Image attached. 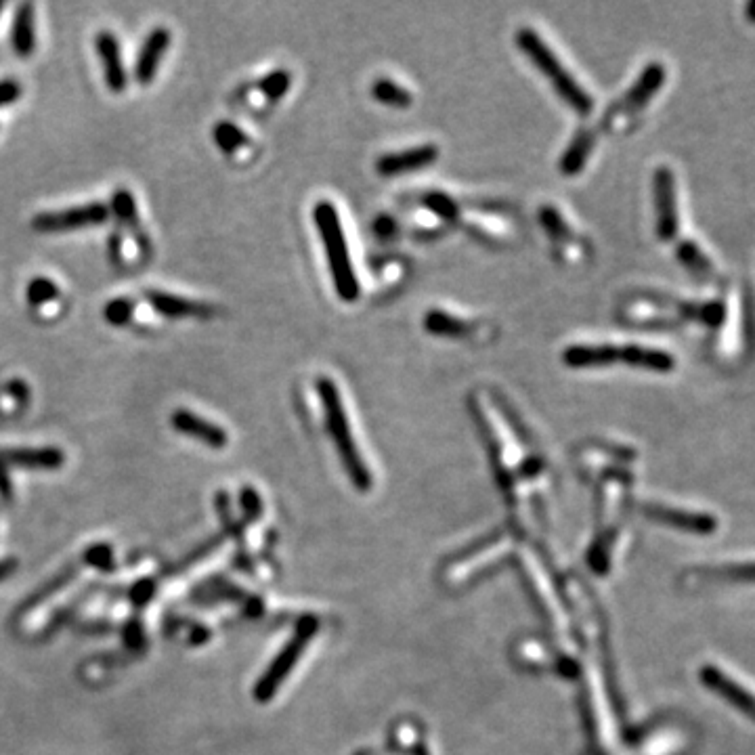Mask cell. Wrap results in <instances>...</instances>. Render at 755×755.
Returning a JSON list of instances; mask_svg holds the SVG:
<instances>
[{"instance_id": "obj_1", "label": "cell", "mask_w": 755, "mask_h": 755, "mask_svg": "<svg viewBox=\"0 0 755 755\" xmlns=\"http://www.w3.org/2000/svg\"><path fill=\"white\" fill-rule=\"evenodd\" d=\"M563 363L575 370L625 363L655 374H670L676 368V359L670 353L642 344H573L563 351Z\"/></svg>"}, {"instance_id": "obj_2", "label": "cell", "mask_w": 755, "mask_h": 755, "mask_svg": "<svg viewBox=\"0 0 755 755\" xmlns=\"http://www.w3.org/2000/svg\"><path fill=\"white\" fill-rule=\"evenodd\" d=\"M313 223L319 231L323 250H326L336 294L344 302H355L359 298V279L355 273V265L351 261L347 235H344L336 206L328 200L317 202L313 208Z\"/></svg>"}, {"instance_id": "obj_3", "label": "cell", "mask_w": 755, "mask_h": 755, "mask_svg": "<svg viewBox=\"0 0 755 755\" xmlns=\"http://www.w3.org/2000/svg\"><path fill=\"white\" fill-rule=\"evenodd\" d=\"M514 42H516V47L527 55V59L533 63V66L550 80L552 89L571 107L573 112H577L579 116L592 114L594 110L592 95L575 80L573 74L567 72L563 61L556 57V53L546 45L542 36H539L533 28H521L519 32H516Z\"/></svg>"}, {"instance_id": "obj_4", "label": "cell", "mask_w": 755, "mask_h": 755, "mask_svg": "<svg viewBox=\"0 0 755 755\" xmlns=\"http://www.w3.org/2000/svg\"><path fill=\"white\" fill-rule=\"evenodd\" d=\"M315 386H317V393H319L321 403H323V414H326L328 430H330L334 445L338 447L344 468L349 470L351 479L359 487H368L370 485V472H368V468H365V464L359 456V449L355 445V439L351 435L349 418H347V412H344V403H342V397H340V391H338V384L328 376H321V378L315 380Z\"/></svg>"}, {"instance_id": "obj_5", "label": "cell", "mask_w": 755, "mask_h": 755, "mask_svg": "<svg viewBox=\"0 0 755 755\" xmlns=\"http://www.w3.org/2000/svg\"><path fill=\"white\" fill-rule=\"evenodd\" d=\"M665 68L663 63H649L640 74V78L630 86L628 91L617 103L611 107L604 116V128L609 133H625L632 126V122L638 118V114L644 110L646 105L651 103V99L661 91V86L665 82Z\"/></svg>"}, {"instance_id": "obj_6", "label": "cell", "mask_w": 755, "mask_h": 755, "mask_svg": "<svg viewBox=\"0 0 755 755\" xmlns=\"http://www.w3.org/2000/svg\"><path fill=\"white\" fill-rule=\"evenodd\" d=\"M112 217L110 206L101 202H91L84 206L63 208L53 212H40L32 219V229L40 233H61V231H76L86 227L105 225Z\"/></svg>"}, {"instance_id": "obj_7", "label": "cell", "mask_w": 755, "mask_h": 755, "mask_svg": "<svg viewBox=\"0 0 755 755\" xmlns=\"http://www.w3.org/2000/svg\"><path fill=\"white\" fill-rule=\"evenodd\" d=\"M653 196L657 214V237L661 242H674L680 233V210L676 177L667 166H659L653 175Z\"/></svg>"}, {"instance_id": "obj_8", "label": "cell", "mask_w": 755, "mask_h": 755, "mask_svg": "<svg viewBox=\"0 0 755 755\" xmlns=\"http://www.w3.org/2000/svg\"><path fill=\"white\" fill-rule=\"evenodd\" d=\"M699 676L711 693H716L720 699L730 703V707H735L739 714L755 724V695L749 693L743 684L732 680L726 672L718 670L714 665H703Z\"/></svg>"}, {"instance_id": "obj_9", "label": "cell", "mask_w": 755, "mask_h": 755, "mask_svg": "<svg viewBox=\"0 0 755 755\" xmlns=\"http://www.w3.org/2000/svg\"><path fill=\"white\" fill-rule=\"evenodd\" d=\"M143 305H147L151 311H154L156 317L164 319H185V317H196V319H208L214 315V309L204 305V302L191 300L179 294H170L162 290H145L143 294Z\"/></svg>"}, {"instance_id": "obj_10", "label": "cell", "mask_w": 755, "mask_h": 755, "mask_svg": "<svg viewBox=\"0 0 755 755\" xmlns=\"http://www.w3.org/2000/svg\"><path fill=\"white\" fill-rule=\"evenodd\" d=\"M95 51H97V57L101 61L107 89H110L114 95L124 93L126 86H128V72H126V66H124L120 40L116 38V34L110 32V30L99 32L95 36Z\"/></svg>"}, {"instance_id": "obj_11", "label": "cell", "mask_w": 755, "mask_h": 755, "mask_svg": "<svg viewBox=\"0 0 755 755\" xmlns=\"http://www.w3.org/2000/svg\"><path fill=\"white\" fill-rule=\"evenodd\" d=\"M114 214H116V221L120 223V231L131 240L137 250H139V256L147 258L151 254V242L149 237L141 225V217H139V208H137V200L135 196L128 189H118L114 191L112 196V208H110Z\"/></svg>"}, {"instance_id": "obj_12", "label": "cell", "mask_w": 755, "mask_h": 755, "mask_svg": "<svg viewBox=\"0 0 755 755\" xmlns=\"http://www.w3.org/2000/svg\"><path fill=\"white\" fill-rule=\"evenodd\" d=\"M172 45V32L168 28H154L143 40L141 51L135 61V80L141 86H149L156 80L160 63Z\"/></svg>"}, {"instance_id": "obj_13", "label": "cell", "mask_w": 755, "mask_h": 755, "mask_svg": "<svg viewBox=\"0 0 755 755\" xmlns=\"http://www.w3.org/2000/svg\"><path fill=\"white\" fill-rule=\"evenodd\" d=\"M439 160V147L437 145H418L405 151H397V154H386L376 162L378 175L382 177H399L409 175V172H418L430 164Z\"/></svg>"}, {"instance_id": "obj_14", "label": "cell", "mask_w": 755, "mask_h": 755, "mask_svg": "<svg viewBox=\"0 0 755 755\" xmlns=\"http://www.w3.org/2000/svg\"><path fill=\"white\" fill-rule=\"evenodd\" d=\"M170 424H172V428L177 430V433L196 439V441H200V443H204L212 449H223L229 441L227 433L221 426L212 424L206 418L189 412V409H177V412L172 414V418H170Z\"/></svg>"}, {"instance_id": "obj_15", "label": "cell", "mask_w": 755, "mask_h": 755, "mask_svg": "<svg viewBox=\"0 0 755 755\" xmlns=\"http://www.w3.org/2000/svg\"><path fill=\"white\" fill-rule=\"evenodd\" d=\"M11 47L21 59L32 57L36 51V9L30 3H21L15 9L11 24Z\"/></svg>"}, {"instance_id": "obj_16", "label": "cell", "mask_w": 755, "mask_h": 755, "mask_svg": "<svg viewBox=\"0 0 755 755\" xmlns=\"http://www.w3.org/2000/svg\"><path fill=\"white\" fill-rule=\"evenodd\" d=\"M655 521L665 523L670 527H676L680 531L690 533H714L718 529V523L714 516L701 514V512H688V510H676V508H659L653 506L649 510Z\"/></svg>"}, {"instance_id": "obj_17", "label": "cell", "mask_w": 755, "mask_h": 755, "mask_svg": "<svg viewBox=\"0 0 755 755\" xmlns=\"http://www.w3.org/2000/svg\"><path fill=\"white\" fill-rule=\"evenodd\" d=\"M0 458L9 464H17L24 468H42V470H55L63 464V453L59 449L42 447V449H9L0 453Z\"/></svg>"}, {"instance_id": "obj_18", "label": "cell", "mask_w": 755, "mask_h": 755, "mask_svg": "<svg viewBox=\"0 0 755 755\" xmlns=\"http://www.w3.org/2000/svg\"><path fill=\"white\" fill-rule=\"evenodd\" d=\"M59 286L47 275L32 277L26 286V302L40 315H53L59 307Z\"/></svg>"}, {"instance_id": "obj_19", "label": "cell", "mask_w": 755, "mask_h": 755, "mask_svg": "<svg viewBox=\"0 0 755 755\" xmlns=\"http://www.w3.org/2000/svg\"><path fill=\"white\" fill-rule=\"evenodd\" d=\"M594 141H596V137H594L592 131H579L577 137L567 147L563 160H560V172H563V175H567V177L579 175V172L584 170L586 162L592 156Z\"/></svg>"}, {"instance_id": "obj_20", "label": "cell", "mask_w": 755, "mask_h": 755, "mask_svg": "<svg viewBox=\"0 0 755 755\" xmlns=\"http://www.w3.org/2000/svg\"><path fill=\"white\" fill-rule=\"evenodd\" d=\"M298 651H300V636L290 644V649L284 651L282 657H279L273 663V667L267 672V676L261 682H258V686H256V697L258 699H269L275 693L279 682H282L288 676V670L294 665Z\"/></svg>"}, {"instance_id": "obj_21", "label": "cell", "mask_w": 755, "mask_h": 755, "mask_svg": "<svg viewBox=\"0 0 755 755\" xmlns=\"http://www.w3.org/2000/svg\"><path fill=\"white\" fill-rule=\"evenodd\" d=\"M676 254H678V261L682 263V267L690 275H695L697 279H703V282H711V279H716L714 263L709 261V256L695 242H690V240L680 242Z\"/></svg>"}, {"instance_id": "obj_22", "label": "cell", "mask_w": 755, "mask_h": 755, "mask_svg": "<svg viewBox=\"0 0 755 755\" xmlns=\"http://www.w3.org/2000/svg\"><path fill=\"white\" fill-rule=\"evenodd\" d=\"M212 139H214V145H217L225 156L242 154V151L250 149V145H252L250 137L242 131L240 126L233 124V122L214 124Z\"/></svg>"}, {"instance_id": "obj_23", "label": "cell", "mask_w": 755, "mask_h": 755, "mask_svg": "<svg viewBox=\"0 0 755 755\" xmlns=\"http://www.w3.org/2000/svg\"><path fill=\"white\" fill-rule=\"evenodd\" d=\"M372 95L376 97V101H380L382 105H388V107H397V110H403V107H409L414 101L412 93H409L405 86L397 84L395 80L391 78H378L374 82V89H372Z\"/></svg>"}, {"instance_id": "obj_24", "label": "cell", "mask_w": 755, "mask_h": 755, "mask_svg": "<svg viewBox=\"0 0 755 755\" xmlns=\"http://www.w3.org/2000/svg\"><path fill=\"white\" fill-rule=\"evenodd\" d=\"M290 82H292L290 72H286V70H275V72L267 74L265 78L258 80L254 89H252V86H250V89H252L256 95H261L263 103L267 105V103H275V101L282 99V97L290 91Z\"/></svg>"}, {"instance_id": "obj_25", "label": "cell", "mask_w": 755, "mask_h": 755, "mask_svg": "<svg viewBox=\"0 0 755 755\" xmlns=\"http://www.w3.org/2000/svg\"><path fill=\"white\" fill-rule=\"evenodd\" d=\"M30 401V386L26 380L13 378L3 384L0 391V414H17Z\"/></svg>"}, {"instance_id": "obj_26", "label": "cell", "mask_w": 755, "mask_h": 755, "mask_svg": "<svg viewBox=\"0 0 755 755\" xmlns=\"http://www.w3.org/2000/svg\"><path fill=\"white\" fill-rule=\"evenodd\" d=\"M103 319L107 326L112 328H126L135 323V313H137V302L128 296L112 298L107 305L103 307Z\"/></svg>"}, {"instance_id": "obj_27", "label": "cell", "mask_w": 755, "mask_h": 755, "mask_svg": "<svg viewBox=\"0 0 755 755\" xmlns=\"http://www.w3.org/2000/svg\"><path fill=\"white\" fill-rule=\"evenodd\" d=\"M424 326H426L428 332L439 334V336H447V338H460V336H464L470 330V326H468L466 321L453 317V315H449L445 311H437V309L430 311L426 315Z\"/></svg>"}, {"instance_id": "obj_28", "label": "cell", "mask_w": 755, "mask_h": 755, "mask_svg": "<svg viewBox=\"0 0 755 755\" xmlns=\"http://www.w3.org/2000/svg\"><path fill=\"white\" fill-rule=\"evenodd\" d=\"M707 577L730 581V584H755V560H747V563H728V565L707 569Z\"/></svg>"}, {"instance_id": "obj_29", "label": "cell", "mask_w": 755, "mask_h": 755, "mask_svg": "<svg viewBox=\"0 0 755 755\" xmlns=\"http://www.w3.org/2000/svg\"><path fill=\"white\" fill-rule=\"evenodd\" d=\"M124 246H126V235L118 229L112 231L110 240H107V250H110V258H112L114 265H126Z\"/></svg>"}, {"instance_id": "obj_30", "label": "cell", "mask_w": 755, "mask_h": 755, "mask_svg": "<svg viewBox=\"0 0 755 755\" xmlns=\"http://www.w3.org/2000/svg\"><path fill=\"white\" fill-rule=\"evenodd\" d=\"M21 93H24V89H21L19 80H13V78L0 80V107L15 103L21 97Z\"/></svg>"}, {"instance_id": "obj_31", "label": "cell", "mask_w": 755, "mask_h": 755, "mask_svg": "<svg viewBox=\"0 0 755 755\" xmlns=\"http://www.w3.org/2000/svg\"><path fill=\"white\" fill-rule=\"evenodd\" d=\"M17 567V563H15V560L13 558H9V560H3V563H0V581H3V579H7L11 573H13V569Z\"/></svg>"}, {"instance_id": "obj_32", "label": "cell", "mask_w": 755, "mask_h": 755, "mask_svg": "<svg viewBox=\"0 0 755 755\" xmlns=\"http://www.w3.org/2000/svg\"><path fill=\"white\" fill-rule=\"evenodd\" d=\"M745 13H747V19L751 21V24H755V3H749L747 9H745Z\"/></svg>"}, {"instance_id": "obj_33", "label": "cell", "mask_w": 755, "mask_h": 755, "mask_svg": "<svg viewBox=\"0 0 755 755\" xmlns=\"http://www.w3.org/2000/svg\"><path fill=\"white\" fill-rule=\"evenodd\" d=\"M5 11V3H3V0H0V13H3Z\"/></svg>"}]
</instances>
